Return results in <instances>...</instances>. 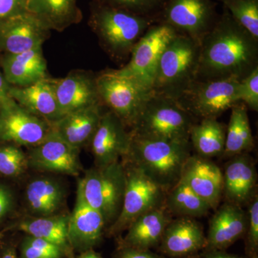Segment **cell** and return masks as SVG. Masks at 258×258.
I'll return each mask as SVG.
<instances>
[{"mask_svg":"<svg viewBox=\"0 0 258 258\" xmlns=\"http://www.w3.org/2000/svg\"><path fill=\"white\" fill-rule=\"evenodd\" d=\"M29 167L28 155L19 146H0V174L9 178L19 177Z\"/></svg>","mask_w":258,"mask_h":258,"instance_id":"cell-33","label":"cell"},{"mask_svg":"<svg viewBox=\"0 0 258 258\" xmlns=\"http://www.w3.org/2000/svg\"><path fill=\"white\" fill-rule=\"evenodd\" d=\"M163 252L169 255H188L207 247V239L199 223L189 217L171 220L161 240Z\"/></svg>","mask_w":258,"mask_h":258,"instance_id":"cell-25","label":"cell"},{"mask_svg":"<svg viewBox=\"0 0 258 258\" xmlns=\"http://www.w3.org/2000/svg\"><path fill=\"white\" fill-rule=\"evenodd\" d=\"M50 30L31 13L0 23V50L18 54L42 46Z\"/></svg>","mask_w":258,"mask_h":258,"instance_id":"cell-15","label":"cell"},{"mask_svg":"<svg viewBox=\"0 0 258 258\" xmlns=\"http://www.w3.org/2000/svg\"><path fill=\"white\" fill-rule=\"evenodd\" d=\"M181 179L210 208L218 207L223 196V174L210 159L191 154L185 164Z\"/></svg>","mask_w":258,"mask_h":258,"instance_id":"cell-18","label":"cell"},{"mask_svg":"<svg viewBox=\"0 0 258 258\" xmlns=\"http://www.w3.org/2000/svg\"><path fill=\"white\" fill-rule=\"evenodd\" d=\"M0 63L10 86L25 87L48 78L42 47L18 54H5Z\"/></svg>","mask_w":258,"mask_h":258,"instance_id":"cell-22","label":"cell"},{"mask_svg":"<svg viewBox=\"0 0 258 258\" xmlns=\"http://www.w3.org/2000/svg\"><path fill=\"white\" fill-rule=\"evenodd\" d=\"M64 254L55 244L30 235L24 239L21 245L22 258H62Z\"/></svg>","mask_w":258,"mask_h":258,"instance_id":"cell-35","label":"cell"},{"mask_svg":"<svg viewBox=\"0 0 258 258\" xmlns=\"http://www.w3.org/2000/svg\"><path fill=\"white\" fill-rule=\"evenodd\" d=\"M200 45L177 34L166 45L158 62L152 91L177 100L196 79Z\"/></svg>","mask_w":258,"mask_h":258,"instance_id":"cell-4","label":"cell"},{"mask_svg":"<svg viewBox=\"0 0 258 258\" xmlns=\"http://www.w3.org/2000/svg\"><path fill=\"white\" fill-rule=\"evenodd\" d=\"M171 214L165 205L154 209L137 217L128 226L124 244L127 248L149 249L161 242Z\"/></svg>","mask_w":258,"mask_h":258,"instance_id":"cell-26","label":"cell"},{"mask_svg":"<svg viewBox=\"0 0 258 258\" xmlns=\"http://www.w3.org/2000/svg\"><path fill=\"white\" fill-rule=\"evenodd\" d=\"M51 130L48 122L27 111L10 96L0 104V144L33 147Z\"/></svg>","mask_w":258,"mask_h":258,"instance_id":"cell-12","label":"cell"},{"mask_svg":"<svg viewBox=\"0 0 258 258\" xmlns=\"http://www.w3.org/2000/svg\"><path fill=\"white\" fill-rule=\"evenodd\" d=\"M231 110L230 121L226 128L225 149L222 154L226 157L244 154L254 147L247 107L240 102Z\"/></svg>","mask_w":258,"mask_h":258,"instance_id":"cell-30","label":"cell"},{"mask_svg":"<svg viewBox=\"0 0 258 258\" xmlns=\"http://www.w3.org/2000/svg\"><path fill=\"white\" fill-rule=\"evenodd\" d=\"M8 94L27 111L50 125L64 116L56 98L53 79L47 78L25 87L10 86Z\"/></svg>","mask_w":258,"mask_h":258,"instance_id":"cell-19","label":"cell"},{"mask_svg":"<svg viewBox=\"0 0 258 258\" xmlns=\"http://www.w3.org/2000/svg\"><path fill=\"white\" fill-rule=\"evenodd\" d=\"M125 186L119 215L110 227L112 233L128 228L139 216L164 206L166 191L143 171L129 164L124 165Z\"/></svg>","mask_w":258,"mask_h":258,"instance_id":"cell-9","label":"cell"},{"mask_svg":"<svg viewBox=\"0 0 258 258\" xmlns=\"http://www.w3.org/2000/svg\"><path fill=\"white\" fill-rule=\"evenodd\" d=\"M100 102L125 126H134L152 91L138 81L107 70L96 76Z\"/></svg>","mask_w":258,"mask_h":258,"instance_id":"cell-7","label":"cell"},{"mask_svg":"<svg viewBox=\"0 0 258 258\" xmlns=\"http://www.w3.org/2000/svg\"><path fill=\"white\" fill-rule=\"evenodd\" d=\"M66 189L58 179L40 176L31 180L25 189L27 208L32 217L58 215L66 200Z\"/></svg>","mask_w":258,"mask_h":258,"instance_id":"cell-23","label":"cell"},{"mask_svg":"<svg viewBox=\"0 0 258 258\" xmlns=\"http://www.w3.org/2000/svg\"><path fill=\"white\" fill-rule=\"evenodd\" d=\"M164 205L169 213L182 217L205 216L212 209L181 179L166 193Z\"/></svg>","mask_w":258,"mask_h":258,"instance_id":"cell-31","label":"cell"},{"mask_svg":"<svg viewBox=\"0 0 258 258\" xmlns=\"http://www.w3.org/2000/svg\"><path fill=\"white\" fill-rule=\"evenodd\" d=\"M79 153V149L69 145L52 128L41 143L30 148L28 166L37 171L79 176L82 169Z\"/></svg>","mask_w":258,"mask_h":258,"instance_id":"cell-13","label":"cell"},{"mask_svg":"<svg viewBox=\"0 0 258 258\" xmlns=\"http://www.w3.org/2000/svg\"><path fill=\"white\" fill-rule=\"evenodd\" d=\"M28 11L49 30L58 32L83 19L77 0H28Z\"/></svg>","mask_w":258,"mask_h":258,"instance_id":"cell-27","label":"cell"},{"mask_svg":"<svg viewBox=\"0 0 258 258\" xmlns=\"http://www.w3.org/2000/svg\"><path fill=\"white\" fill-rule=\"evenodd\" d=\"M15 207L13 191L8 186L0 184V222L8 216Z\"/></svg>","mask_w":258,"mask_h":258,"instance_id":"cell-39","label":"cell"},{"mask_svg":"<svg viewBox=\"0 0 258 258\" xmlns=\"http://www.w3.org/2000/svg\"><path fill=\"white\" fill-rule=\"evenodd\" d=\"M217 7L213 0H166L157 23L166 24L200 45L218 20Z\"/></svg>","mask_w":258,"mask_h":258,"instance_id":"cell-10","label":"cell"},{"mask_svg":"<svg viewBox=\"0 0 258 258\" xmlns=\"http://www.w3.org/2000/svg\"><path fill=\"white\" fill-rule=\"evenodd\" d=\"M1 258H18L14 247H8L5 249Z\"/></svg>","mask_w":258,"mask_h":258,"instance_id":"cell-43","label":"cell"},{"mask_svg":"<svg viewBox=\"0 0 258 258\" xmlns=\"http://www.w3.org/2000/svg\"><path fill=\"white\" fill-rule=\"evenodd\" d=\"M239 81L195 79L176 101L198 120L217 118L240 103Z\"/></svg>","mask_w":258,"mask_h":258,"instance_id":"cell-8","label":"cell"},{"mask_svg":"<svg viewBox=\"0 0 258 258\" xmlns=\"http://www.w3.org/2000/svg\"><path fill=\"white\" fill-rule=\"evenodd\" d=\"M3 234L2 233V232H0V239H1L2 237H3Z\"/></svg>","mask_w":258,"mask_h":258,"instance_id":"cell-46","label":"cell"},{"mask_svg":"<svg viewBox=\"0 0 258 258\" xmlns=\"http://www.w3.org/2000/svg\"><path fill=\"white\" fill-rule=\"evenodd\" d=\"M79 258H103L100 254L96 253L92 249H89V250L83 252L82 255Z\"/></svg>","mask_w":258,"mask_h":258,"instance_id":"cell-44","label":"cell"},{"mask_svg":"<svg viewBox=\"0 0 258 258\" xmlns=\"http://www.w3.org/2000/svg\"><path fill=\"white\" fill-rule=\"evenodd\" d=\"M249 205L248 225L247 230V248L249 253L254 257H257L258 248V198L254 195L251 199Z\"/></svg>","mask_w":258,"mask_h":258,"instance_id":"cell-37","label":"cell"},{"mask_svg":"<svg viewBox=\"0 0 258 258\" xmlns=\"http://www.w3.org/2000/svg\"><path fill=\"white\" fill-rule=\"evenodd\" d=\"M257 68V39L223 7L215 26L200 43L196 79L240 81Z\"/></svg>","mask_w":258,"mask_h":258,"instance_id":"cell-1","label":"cell"},{"mask_svg":"<svg viewBox=\"0 0 258 258\" xmlns=\"http://www.w3.org/2000/svg\"><path fill=\"white\" fill-rule=\"evenodd\" d=\"M203 258H242L238 256L225 253L218 249H209L204 253Z\"/></svg>","mask_w":258,"mask_h":258,"instance_id":"cell-41","label":"cell"},{"mask_svg":"<svg viewBox=\"0 0 258 258\" xmlns=\"http://www.w3.org/2000/svg\"><path fill=\"white\" fill-rule=\"evenodd\" d=\"M177 34L174 29L166 24H153L134 45L128 63L122 69L114 70L115 72L136 80L152 91L161 53Z\"/></svg>","mask_w":258,"mask_h":258,"instance_id":"cell-11","label":"cell"},{"mask_svg":"<svg viewBox=\"0 0 258 258\" xmlns=\"http://www.w3.org/2000/svg\"><path fill=\"white\" fill-rule=\"evenodd\" d=\"M106 225L101 214L86 203L77 189L76 204L68 227L71 248L81 252L92 249L101 240Z\"/></svg>","mask_w":258,"mask_h":258,"instance_id":"cell-17","label":"cell"},{"mask_svg":"<svg viewBox=\"0 0 258 258\" xmlns=\"http://www.w3.org/2000/svg\"><path fill=\"white\" fill-rule=\"evenodd\" d=\"M28 0H0V23L28 11Z\"/></svg>","mask_w":258,"mask_h":258,"instance_id":"cell-38","label":"cell"},{"mask_svg":"<svg viewBox=\"0 0 258 258\" xmlns=\"http://www.w3.org/2000/svg\"><path fill=\"white\" fill-rule=\"evenodd\" d=\"M152 18L91 2L88 24L103 50L115 60H123L153 24Z\"/></svg>","mask_w":258,"mask_h":258,"instance_id":"cell-3","label":"cell"},{"mask_svg":"<svg viewBox=\"0 0 258 258\" xmlns=\"http://www.w3.org/2000/svg\"><path fill=\"white\" fill-rule=\"evenodd\" d=\"M188 258H200V257H196V256H191V257H188Z\"/></svg>","mask_w":258,"mask_h":258,"instance_id":"cell-45","label":"cell"},{"mask_svg":"<svg viewBox=\"0 0 258 258\" xmlns=\"http://www.w3.org/2000/svg\"><path fill=\"white\" fill-rule=\"evenodd\" d=\"M237 23L258 40V0H219Z\"/></svg>","mask_w":258,"mask_h":258,"instance_id":"cell-32","label":"cell"},{"mask_svg":"<svg viewBox=\"0 0 258 258\" xmlns=\"http://www.w3.org/2000/svg\"><path fill=\"white\" fill-rule=\"evenodd\" d=\"M131 141L130 132L123 122L111 111L103 113L89 144L96 166L108 165L126 157Z\"/></svg>","mask_w":258,"mask_h":258,"instance_id":"cell-14","label":"cell"},{"mask_svg":"<svg viewBox=\"0 0 258 258\" xmlns=\"http://www.w3.org/2000/svg\"><path fill=\"white\" fill-rule=\"evenodd\" d=\"M131 136L130 149L123 159L167 192L181 179L185 164L191 155V144Z\"/></svg>","mask_w":258,"mask_h":258,"instance_id":"cell-2","label":"cell"},{"mask_svg":"<svg viewBox=\"0 0 258 258\" xmlns=\"http://www.w3.org/2000/svg\"><path fill=\"white\" fill-rule=\"evenodd\" d=\"M198 120L176 100L152 92L130 133L147 138L189 142L190 131Z\"/></svg>","mask_w":258,"mask_h":258,"instance_id":"cell-5","label":"cell"},{"mask_svg":"<svg viewBox=\"0 0 258 258\" xmlns=\"http://www.w3.org/2000/svg\"><path fill=\"white\" fill-rule=\"evenodd\" d=\"M120 258H162L152 253L149 249L127 248L123 251Z\"/></svg>","mask_w":258,"mask_h":258,"instance_id":"cell-40","label":"cell"},{"mask_svg":"<svg viewBox=\"0 0 258 258\" xmlns=\"http://www.w3.org/2000/svg\"><path fill=\"white\" fill-rule=\"evenodd\" d=\"M103 107L101 104L96 105L68 113L51 126L64 142L80 150L89 145L99 125Z\"/></svg>","mask_w":258,"mask_h":258,"instance_id":"cell-24","label":"cell"},{"mask_svg":"<svg viewBox=\"0 0 258 258\" xmlns=\"http://www.w3.org/2000/svg\"><path fill=\"white\" fill-rule=\"evenodd\" d=\"M223 174V195L227 203L242 207L255 195L257 172L252 159L246 153L232 157Z\"/></svg>","mask_w":258,"mask_h":258,"instance_id":"cell-21","label":"cell"},{"mask_svg":"<svg viewBox=\"0 0 258 258\" xmlns=\"http://www.w3.org/2000/svg\"><path fill=\"white\" fill-rule=\"evenodd\" d=\"M56 98L62 114L101 104L96 76L88 71H75L62 79H53Z\"/></svg>","mask_w":258,"mask_h":258,"instance_id":"cell-16","label":"cell"},{"mask_svg":"<svg viewBox=\"0 0 258 258\" xmlns=\"http://www.w3.org/2000/svg\"><path fill=\"white\" fill-rule=\"evenodd\" d=\"M70 215L58 214L48 217H30L17 224V229L27 235L55 244L66 253L71 254L68 235Z\"/></svg>","mask_w":258,"mask_h":258,"instance_id":"cell-28","label":"cell"},{"mask_svg":"<svg viewBox=\"0 0 258 258\" xmlns=\"http://www.w3.org/2000/svg\"><path fill=\"white\" fill-rule=\"evenodd\" d=\"M125 186L124 164L120 161L88 169L77 189L86 203L101 214L106 224H113L119 215Z\"/></svg>","mask_w":258,"mask_h":258,"instance_id":"cell-6","label":"cell"},{"mask_svg":"<svg viewBox=\"0 0 258 258\" xmlns=\"http://www.w3.org/2000/svg\"><path fill=\"white\" fill-rule=\"evenodd\" d=\"M225 137V125L217 118H203L191 127L189 142L198 156L210 159L223 154Z\"/></svg>","mask_w":258,"mask_h":258,"instance_id":"cell-29","label":"cell"},{"mask_svg":"<svg viewBox=\"0 0 258 258\" xmlns=\"http://www.w3.org/2000/svg\"><path fill=\"white\" fill-rule=\"evenodd\" d=\"M10 86V85L7 82L3 73L0 72V104L5 98L9 96L8 91H9Z\"/></svg>","mask_w":258,"mask_h":258,"instance_id":"cell-42","label":"cell"},{"mask_svg":"<svg viewBox=\"0 0 258 258\" xmlns=\"http://www.w3.org/2000/svg\"><path fill=\"white\" fill-rule=\"evenodd\" d=\"M239 98L251 111H258V68L239 81Z\"/></svg>","mask_w":258,"mask_h":258,"instance_id":"cell-36","label":"cell"},{"mask_svg":"<svg viewBox=\"0 0 258 258\" xmlns=\"http://www.w3.org/2000/svg\"><path fill=\"white\" fill-rule=\"evenodd\" d=\"M247 225L248 216L242 207L227 202L210 220L207 247L218 250L227 248L246 233Z\"/></svg>","mask_w":258,"mask_h":258,"instance_id":"cell-20","label":"cell"},{"mask_svg":"<svg viewBox=\"0 0 258 258\" xmlns=\"http://www.w3.org/2000/svg\"><path fill=\"white\" fill-rule=\"evenodd\" d=\"M166 0H91L99 4L126 10L134 14L152 18H157Z\"/></svg>","mask_w":258,"mask_h":258,"instance_id":"cell-34","label":"cell"}]
</instances>
